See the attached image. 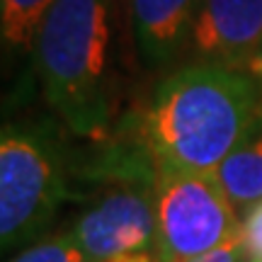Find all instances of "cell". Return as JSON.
I'll return each instance as SVG.
<instances>
[{
	"label": "cell",
	"instance_id": "cell-7",
	"mask_svg": "<svg viewBox=\"0 0 262 262\" xmlns=\"http://www.w3.org/2000/svg\"><path fill=\"white\" fill-rule=\"evenodd\" d=\"M129 8L141 61L160 68L189 41L199 0H129Z\"/></svg>",
	"mask_w": 262,
	"mask_h": 262
},
{
	"label": "cell",
	"instance_id": "cell-1",
	"mask_svg": "<svg viewBox=\"0 0 262 262\" xmlns=\"http://www.w3.org/2000/svg\"><path fill=\"white\" fill-rule=\"evenodd\" d=\"M260 124L262 78L194 63L158 85L143 119V136L158 168L214 172Z\"/></svg>",
	"mask_w": 262,
	"mask_h": 262
},
{
	"label": "cell",
	"instance_id": "cell-8",
	"mask_svg": "<svg viewBox=\"0 0 262 262\" xmlns=\"http://www.w3.org/2000/svg\"><path fill=\"white\" fill-rule=\"evenodd\" d=\"M216 182L235 211H248L262 202V124L214 170Z\"/></svg>",
	"mask_w": 262,
	"mask_h": 262
},
{
	"label": "cell",
	"instance_id": "cell-6",
	"mask_svg": "<svg viewBox=\"0 0 262 262\" xmlns=\"http://www.w3.org/2000/svg\"><path fill=\"white\" fill-rule=\"evenodd\" d=\"M189 47L199 63L255 68L262 58V0H199Z\"/></svg>",
	"mask_w": 262,
	"mask_h": 262
},
{
	"label": "cell",
	"instance_id": "cell-10",
	"mask_svg": "<svg viewBox=\"0 0 262 262\" xmlns=\"http://www.w3.org/2000/svg\"><path fill=\"white\" fill-rule=\"evenodd\" d=\"M10 262H85V255L75 245L71 231H66L25 248Z\"/></svg>",
	"mask_w": 262,
	"mask_h": 262
},
{
	"label": "cell",
	"instance_id": "cell-3",
	"mask_svg": "<svg viewBox=\"0 0 262 262\" xmlns=\"http://www.w3.org/2000/svg\"><path fill=\"white\" fill-rule=\"evenodd\" d=\"M68 185L56 150L19 126L0 136V245L3 253L29 248L47 233Z\"/></svg>",
	"mask_w": 262,
	"mask_h": 262
},
{
	"label": "cell",
	"instance_id": "cell-11",
	"mask_svg": "<svg viewBox=\"0 0 262 262\" xmlns=\"http://www.w3.org/2000/svg\"><path fill=\"white\" fill-rule=\"evenodd\" d=\"M187 262H250V253H248V245L243 241V231L235 233L233 238H228L219 248L199 255V257H192Z\"/></svg>",
	"mask_w": 262,
	"mask_h": 262
},
{
	"label": "cell",
	"instance_id": "cell-14",
	"mask_svg": "<svg viewBox=\"0 0 262 262\" xmlns=\"http://www.w3.org/2000/svg\"><path fill=\"white\" fill-rule=\"evenodd\" d=\"M250 262H262V250L257 255H253V257H250Z\"/></svg>",
	"mask_w": 262,
	"mask_h": 262
},
{
	"label": "cell",
	"instance_id": "cell-2",
	"mask_svg": "<svg viewBox=\"0 0 262 262\" xmlns=\"http://www.w3.org/2000/svg\"><path fill=\"white\" fill-rule=\"evenodd\" d=\"M110 44L107 0H56L34 49L47 102L68 129L90 139L107 131L112 114Z\"/></svg>",
	"mask_w": 262,
	"mask_h": 262
},
{
	"label": "cell",
	"instance_id": "cell-12",
	"mask_svg": "<svg viewBox=\"0 0 262 262\" xmlns=\"http://www.w3.org/2000/svg\"><path fill=\"white\" fill-rule=\"evenodd\" d=\"M241 231H243V241H245V245H248L250 257L257 255L262 250V202L245 211Z\"/></svg>",
	"mask_w": 262,
	"mask_h": 262
},
{
	"label": "cell",
	"instance_id": "cell-5",
	"mask_svg": "<svg viewBox=\"0 0 262 262\" xmlns=\"http://www.w3.org/2000/svg\"><path fill=\"white\" fill-rule=\"evenodd\" d=\"M156 175L143 170L117 182L75 219L71 235L85 262L153 253L156 243Z\"/></svg>",
	"mask_w": 262,
	"mask_h": 262
},
{
	"label": "cell",
	"instance_id": "cell-9",
	"mask_svg": "<svg viewBox=\"0 0 262 262\" xmlns=\"http://www.w3.org/2000/svg\"><path fill=\"white\" fill-rule=\"evenodd\" d=\"M56 0H0L3 41L15 54H34L41 25Z\"/></svg>",
	"mask_w": 262,
	"mask_h": 262
},
{
	"label": "cell",
	"instance_id": "cell-4",
	"mask_svg": "<svg viewBox=\"0 0 262 262\" xmlns=\"http://www.w3.org/2000/svg\"><path fill=\"white\" fill-rule=\"evenodd\" d=\"M243 219L214 172L158 168L156 243L158 262H187L241 233Z\"/></svg>",
	"mask_w": 262,
	"mask_h": 262
},
{
	"label": "cell",
	"instance_id": "cell-13",
	"mask_svg": "<svg viewBox=\"0 0 262 262\" xmlns=\"http://www.w3.org/2000/svg\"><path fill=\"white\" fill-rule=\"evenodd\" d=\"M104 262H158V257L153 253H136V255H124V257H114V260Z\"/></svg>",
	"mask_w": 262,
	"mask_h": 262
}]
</instances>
